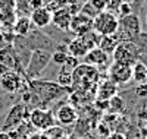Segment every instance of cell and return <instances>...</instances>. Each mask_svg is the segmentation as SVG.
Listing matches in <instances>:
<instances>
[{
    "label": "cell",
    "instance_id": "6da1fadb",
    "mask_svg": "<svg viewBox=\"0 0 147 139\" xmlns=\"http://www.w3.org/2000/svg\"><path fill=\"white\" fill-rule=\"evenodd\" d=\"M28 85L34 94L35 107H41V108H49V106L52 103L62 100L68 94H72L71 86H62L55 81L32 79V81H28Z\"/></svg>",
    "mask_w": 147,
    "mask_h": 139
},
{
    "label": "cell",
    "instance_id": "7a4b0ae2",
    "mask_svg": "<svg viewBox=\"0 0 147 139\" xmlns=\"http://www.w3.org/2000/svg\"><path fill=\"white\" fill-rule=\"evenodd\" d=\"M99 78L100 70L97 67L87 63H80L72 72V92H90V88L97 90Z\"/></svg>",
    "mask_w": 147,
    "mask_h": 139
},
{
    "label": "cell",
    "instance_id": "3957f363",
    "mask_svg": "<svg viewBox=\"0 0 147 139\" xmlns=\"http://www.w3.org/2000/svg\"><path fill=\"white\" fill-rule=\"evenodd\" d=\"M52 50L47 48H34L31 51V57L28 60V65L25 67V78L28 81L40 79L43 70L47 67V65L52 61Z\"/></svg>",
    "mask_w": 147,
    "mask_h": 139
},
{
    "label": "cell",
    "instance_id": "277c9868",
    "mask_svg": "<svg viewBox=\"0 0 147 139\" xmlns=\"http://www.w3.org/2000/svg\"><path fill=\"white\" fill-rule=\"evenodd\" d=\"M110 57H112L113 63H119V65H125V66L132 67L140 60L141 54L138 51L137 45L132 41H122L116 45L115 51L112 53Z\"/></svg>",
    "mask_w": 147,
    "mask_h": 139
},
{
    "label": "cell",
    "instance_id": "5b68a950",
    "mask_svg": "<svg viewBox=\"0 0 147 139\" xmlns=\"http://www.w3.org/2000/svg\"><path fill=\"white\" fill-rule=\"evenodd\" d=\"M119 28V18L115 12L103 10L93 19V29L100 37L115 35Z\"/></svg>",
    "mask_w": 147,
    "mask_h": 139
},
{
    "label": "cell",
    "instance_id": "8992f818",
    "mask_svg": "<svg viewBox=\"0 0 147 139\" xmlns=\"http://www.w3.org/2000/svg\"><path fill=\"white\" fill-rule=\"evenodd\" d=\"M141 32H143L141 22H140V18L137 15L131 13L125 18L119 19V28H118V32H116V37H118L119 43H122V41H134Z\"/></svg>",
    "mask_w": 147,
    "mask_h": 139
},
{
    "label": "cell",
    "instance_id": "52a82bcc",
    "mask_svg": "<svg viewBox=\"0 0 147 139\" xmlns=\"http://www.w3.org/2000/svg\"><path fill=\"white\" fill-rule=\"evenodd\" d=\"M30 111H31L30 107L24 103L13 104L6 114V119L2 126V132H10V130L16 129L24 122H27L30 119Z\"/></svg>",
    "mask_w": 147,
    "mask_h": 139
},
{
    "label": "cell",
    "instance_id": "ba28073f",
    "mask_svg": "<svg viewBox=\"0 0 147 139\" xmlns=\"http://www.w3.org/2000/svg\"><path fill=\"white\" fill-rule=\"evenodd\" d=\"M28 120L35 130H41V132L49 130L56 124V119H55L53 113L49 108H41V107H34L30 111Z\"/></svg>",
    "mask_w": 147,
    "mask_h": 139
},
{
    "label": "cell",
    "instance_id": "9c48e42d",
    "mask_svg": "<svg viewBox=\"0 0 147 139\" xmlns=\"http://www.w3.org/2000/svg\"><path fill=\"white\" fill-rule=\"evenodd\" d=\"M27 84H28V79L24 78L16 70H9L0 76V88L7 94H16L22 91Z\"/></svg>",
    "mask_w": 147,
    "mask_h": 139
},
{
    "label": "cell",
    "instance_id": "30bf717a",
    "mask_svg": "<svg viewBox=\"0 0 147 139\" xmlns=\"http://www.w3.org/2000/svg\"><path fill=\"white\" fill-rule=\"evenodd\" d=\"M107 79L118 86L127 85L129 81H132V67L112 61L107 67Z\"/></svg>",
    "mask_w": 147,
    "mask_h": 139
},
{
    "label": "cell",
    "instance_id": "8fae6325",
    "mask_svg": "<svg viewBox=\"0 0 147 139\" xmlns=\"http://www.w3.org/2000/svg\"><path fill=\"white\" fill-rule=\"evenodd\" d=\"M77 5L74 3H68V6L60 7L52 12V23L60 31H69V25H71V19L75 15V12L72 9H75Z\"/></svg>",
    "mask_w": 147,
    "mask_h": 139
},
{
    "label": "cell",
    "instance_id": "7c38bea8",
    "mask_svg": "<svg viewBox=\"0 0 147 139\" xmlns=\"http://www.w3.org/2000/svg\"><path fill=\"white\" fill-rule=\"evenodd\" d=\"M55 119L56 122L62 126V128H69L74 126L78 120V111L72 104H62L55 113Z\"/></svg>",
    "mask_w": 147,
    "mask_h": 139
},
{
    "label": "cell",
    "instance_id": "4fadbf2b",
    "mask_svg": "<svg viewBox=\"0 0 147 139\" xmlns=\"http://www.w3.org/2000/svg\"><path fill=\"white\" fill-rule=\"evenodd\" d=\"M84 63H87V65L90 66H94L97 69H107V66L112 63V57H110V54L105 53L102 48L96 47L93 50H90V51L87 53V56L84 57Z\"/></svg>",
    "mask_w": 147,
    "mask_h": 139
},
{
    "label": "cell",
    "instance_id": "5bb4252c",
    "mask_svg": "<svg viewBox=\"0 0 147 139\" xmlns=\"http://www.w3.org/2000/svg\"><path fill=\"white\" fill-rule=\"evenodd\" d=\"M93 29V19L82 15L81 12H78V13H75L72 16L71 19V25H69V31L78 37V35H82L85 32H88Z\"/></svg>",
    "mask_w": 147,
    "mask_h": 139
},
{
    "label": "cell",
    "instance_id": "9a60e30c",
    "mask_svg": "<svg viewBox=\"0 0 147 139\" xmlns=\"http://www.w3.org/2000/svg\"><path fill=\"white\" fill-rule=\"evenodd\" d=\"M30 19L37 28H46L52 23V10L43 5L31 12Z\"/></svg>",
    "mask_w": 147,
    "mask_h": 139
},
{
    "label": "cell",
    "instance_id": "2e32d148",
    "mask_svg": "<svg viewBox=\"0 0 147 139\" xmlns=\"http://www.w3.org/2000/svg\"><path fill=\"white\" fill-rule=\"evenodd\" d=\"M66 51H68L69 56L77 57V59L80 60V59H84L85 56H87V53L90 51V50L87 48V45L84 44V41L81 40V37H75V38H72V40L68 43Z\"/></svg>",
    "mask_w": 147,
    "mask_h": 139
},
{
    "label": "cell",
    "instance_id": "e0dca14e",
    "mask_svg": "<svg viewBox=\"0 0 147 139\" xmlns=\"http://www.w3.org/2000/svg\"><path fill=\"white\" fill-rule=\"evenodd\" d=\"M97 98L99 100H106L109 101L112 97H115L118 94V85H115L112 81H109V79H105L102 81L99 85H97Z\"/></svg>",
    "mask_w": 147,
    "mask_h": 139
},
{
    "label": "cell",
    "instance_id": "ac0fdd59",
    "mask_svg": "<svg viewBox=\"0 0 147 139\" xmlns=\"http://www.w3.org/2000/svg\"><path fill=\"white\" fill-rule=\"evenodd\" d=\"M31 19L28 16H21L13 23V31L19 37H28L31 32Z\"/></svg>",
    "mask_w": 147,
    "mask_h": 139
},
{
    "label": "cell",
    "instance_id": "d6986e66",
    "mask_svg": "<svg viewBox=\"0 0 147 139\" xmlns=\"http://www.w3.org/2000/svg\"><path fill=\"white\" fill-rule=\"evenodd\" d=\"M119 44V40H118V37L116 34L115 35H106V37H100V41H99V48H102L105 53L110 54L112 56V53L115 51V48L116 45Z\"/></svg>",
    "mask_w": 147,
    "mask_h": 139
},
{
    "label": "cell",
    "instance_id": "ffe728a7",
    "mask_svg": "<svg viewBox=\"0 0 147 139\" xmlns=\"http://www.w3.org/2000/svg\"><path fill=\"white\" fill-rule=\"evenodd\" d=\"M132 81L137 85L147 82V66L141 60H138L136 65L132 66Z\"/></svg>",
    "mask_w": 147,
    "mask_h": 139
},
{
    "label": "cell",
    "instance_id": "44dd1931",
    "mask_svg": "<svg viewBox=\"0 0 147 139\" xmlns=\"http://www.w3.org/2000/svg\"><path fill=\"white\" fill-rule=\"evenodd\" d=\"M16 2L15 0H0V16L5 21L6 18H13Z\"/></svg>",
    "mask_w": 147,
    "mask_h": 139
},
{
    "label": "cell",
    "instance_id": "7402d4cb",
    "mask_svg": "<svg viewBox=\"0 0 147 139\" xmlns=\"http://www.w3.org/2000/svg\"><path fill=\"white\" fill-rule=\"evenodd\" d=\"M78 37H81V40L84 41V44L87 45L88 50L96 48L97 45H99V41H100V35L97 34L94 29H91V31H88V32H85V34H82V35H78Z\"/></svg>",
    "mask_w": 147,
    "mask_h": 139
},
{
    "label": "cell",
    "instance_id": "603a6c76",
    "mask_svg": "<svg viewBox=\"0 0 147 139\" xmlns=\"http://www.w3.org/2000/svg\"><path fill=\"white\" fill-rule=\"evenodd\" d=\"M56 82L62 86H71L72 85V72L65 70L63 67L59 69V73L56 76Z\"/></svg>",
    "mask_w": 147,
    "mask_h": 139
},
{
    "label": "cell",
    "instance_id": "cb8c5ba5",
    "mask_svg": "<svg viewBox=\"0 0 147 139\" xmlns=\"http://www.w3.org/2000/svg\"><path fill=\"white\" fill-rule=\"evenodd\" d=\"M80 12H81V13L82 15H85V16H88V18H91V19H94L97 15H99L100 13V12L99 10H97L90 2H88V0H87V2H85V3H82V6L80 7Z\"/></svg>",
    "mask_w": 147,
    "mask_h": 139
},
{
    "label": "cell",
    "instance_id": "d4e9b609",
    "mask_svg": "<svg viewBox=\"0 0 147 139\" xmlns=\"http://www.w3.org/2000/svg\"><path fill=\"white\" fill-rule=\"evenodd\" d=\"M132 43L137 45L140 54H147V32H141Z\"/></svg>",
    "mask_w": 147,
    "mask_h": 139
},
{
    "label": "cell",
    "instance_id": "484cf974",
    "mask_svg": "<svg viewBox=\"0 0 147 139\" xmlns=\"http://www.w3.org/2000/svg\"><path fill=\"white\" fill-rule=\"evenodd\" d=\"M116 13V16L121 19V18H125V16H128V15H131L132 13V7H131V3L129 2H124L119 7H118V10L115 12Z\"/></svg>",
    "mask_w": 147,
    "mask_h": 139
},
{
    "label": "cell",
    "instance_id": "4316f807",
    "mask_svg": "<svg viewBox=\"0 0 147 139\" xmlns=\"http://www.w3.org/2000/svg\"><path fill=\"white\" fill-rule=\"evenodd\" d=\"M109 107L115 113H118V111H121L122 108H124V100H122L121 97H118V95H115V97H112L109 100Z\"/></svg>",
    "mask_w": 147,
    "mask_h": 139
},
{
    "label": "cell",
    "instance_id": "83f0119b",
    "mask_svg": "<svg viewBox=\"0 0 147 139\" xmlns=\"http://www.w3.org/2000/svg\"><path fill=\"white\" fill-rule=\"evenodd\" d=\"M66 57H68L66 51H57L56 50L52 54V61H55V65H57V66H63L66 61Z\"/></svg>",
    "mask_w": 147,
    "mask_h": 139
},
{
    "label": "cell",
    "instance_id": "f1b7e54d",
    "mask_svg": "<svg viewBox=\"0 0 147 139\" xmlns=\"http://www.w3.org/2000/svg\"><path fill=\"white\" fill-rule=\"evenodd\" d=\"M78 65H80L78 59H77V57H72V56H69V54H68L65 65H63V66H60V67H63L65 70H69V72H74V69H75Z\"/></svg>",
    "mask_w": 147,
    "mask_h": 139
},
{
    "label": "cell",
    "instance_id": "f546056e",
    "mask_svg": "<svg viewBox=\"0 0 147 139\" xmlns=\"http://www.w3.org/2000/svg\"><path fill=\"white\" fill-rule=\"evenodd\" d=\"M105 2V6H106V10H110V12H116L118 7L125 2V0H103Z\"/></svg>",
    "mask_w": 147,
    "mask_h": 139
},
{
    "label": "cell",
    "instance_id": "4dcf8cb0",
    "mask_svg": "<svg viewBox=\"0 0 147 139\" xmlns=\"http://www.w3.org/2000/svg\"><path fill=\"white\" fill-rule=\"evenodd\" d=\"M134 94H136L137 98H141V100L147 98V82L146 84H138L136 86V90H134Z\"/></svg>",
    "mask_w": 147,
    "mask_h": 139
},
{
    "label": "cell",
    "instance_id": "1f68e13d",
    "mask_svg": "<svg viewBox=\"0 0 147 139\" xmlns=\"http://www.w3.org/2000/svg\"><path fill=\"white\" fill-rule=\"evenodd\" d=\"M88 2L99 10V12H103V10H106V6H105V2L103 0H88Z\"/></svg>",
    "mask_w": 147,
    "mask_h": 139
},
{
    "label": "cell",
    "instance_id": "d6a6232c",
    "mask_svg": "<svg viewBox=\"0 0 147 139\" xmlns=\"http://www.w3.org/2000/svg\"><path fill=\"white\" fill-rule=\"evenodd\" d=\"M9 70H12V69H9L6 65H3V63H0V76H2V75H5L6 72H9Z\"/></svg>",
    "mask_w": 147,
    "mask_h": 139
},
{
    "label": "cell",
    "instance_id": "836d02e7",
    "mask_svg": "<svg viewBox=\"0 0 147 139\" xmlns=\"http://www.w3.org/2000/svg\"><path fill=\"white\" fill-rule=\"evenodd\" d=\"M107 139H125V136L122 133H113V135H109Z\"/></svg>",
    "mask_w": 147,
    "mask_h": 139
},
{
    "label": "cell",
    "instance_id": "e575fe53",
    "mask_svg": "<svg viewBox=\"0 0 147 139\" xmlns=\"http://www.w3.org/2000/svg\"><path fill=\"white\" fill-rule=\"evenodd\" d=\"M0 139H10V138L6 132H0Z\"/></svg>",
    "mask_w": 147,
    "mask_h": 139
},
{
    "label": "cell",
    "instance_id": "d590c367",
    "mask_svg": "<svg viewBox=\"0 0 147 139\" xmlns=\"http://www.w3.org/2000/svg\"><path fill=\"white\" fill-rule=\"evenodd\" d=\"M140 60L144 63V65L147 66V54H141V57H140Z\"/></svg>",
    "mask_w": 147,
    "mask_h": 139
},
{
    "label": "cell",
    "instance_id": "8d00e7d4",
    "mask_svg": "<svg viewBox=\"0 0 147 139\" xmlns=\"http://www.w3.org/2000/svg\"><path fill=\"white\" fill-rule=\"evenodd\" d=\"M40 139H50V138H49V136H46V135H44V133H43V135H41V136H40Z\"/></svg>",
    "mask_w": 147,
    "mask_h": 139
},
{
    "label": "cell",
    "instance_id": "74e56055",
    "mask_svg": "<svg viewBox=\"0 0 147 139\" xmlns=\"http://www.w3.org/2000/svg\"><path fill=\"white\" fill-rule=\"evenodd\" d=\"M144 25H146V28H147V13H146V19H144Z\"/></svg>",
    "mask_w": 147,
    "mask_h": 139
},
{
    "label": "cell",
    "instance_id": "f35d334b",
    "mask_svg": "<svg viewBox=\"0 0 147 139\" xmlns=\"http://www.w3.org/2000/svg\"><path fill=\"white\" fill-rule=\"evenodd\" d=\"M44 2H46V3H50V2H52V0H44Z\"/></svg>",
    "mask_w": 147,
    "mask_h": 139
},
{
    "label": "cell",
    "instance_id": "ab89813d",
    "mask_svg": "<svg viewBox=\"0 0 147 139\" xmlns=\"http://www.w3.org/2000/svg\"><path fill=\"white\" fill-rule=\"evenodd\" d=\"M0 132H2V128H0Z\"/></svg>",
    "mask_w": 147,
    "mask_h": 139
}]
</instances>
